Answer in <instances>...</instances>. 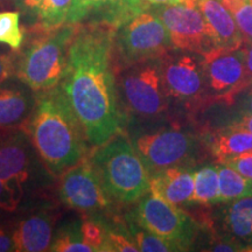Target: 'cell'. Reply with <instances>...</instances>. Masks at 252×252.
I'll return each instance as SVG.
<instances>
[{
	"instance_id": "cell-2",
	"label": "cell",
	"mask_w": 252,
	"mask_h": 252,
	"mask_svg": "<svg viewBox=\"0 0 252 252\" xmlns=\"http://www.w3.org/2000/svg\"><path fill=\"white\" fill-rule=\"evenodd\" d=\"M28 128L37 153L53 174H62L83 160L89 143L61 86L43 91Z\"/></svg>"
},
{
	"instance_id": "cell-30",
	"label": "cell",
	"mask_w": 252,
	"mask_h": 252,
	"mask_svg": "<svg viewBox=\"0 0 252 252\" xmlns=\"http://www.w3.org/2000/svg\"><path fill=\"white\" fill-rule=\"evenodd\" d=\"M219 163L235 169L239 174L252 179V151L222 160Z\"/></svg>"
},
{
	"instance_id": "cell-38",
	"label": "cell",
	"mask_w": 252,
	"mask_h": 252,
	"mask_svg": "<svg viewBox=\"0 0 252 252\" xmlns=\"http://www.w3.org/2000/svg\"><path fill=\"white\" fill-rule=\"evenodd\" d=\"M42 0H20V4L25 9L28 11H37Z\"/></svg>"
},
{
	"instance_id": "cell-6",
	"label": "cell",
	"mask_w": 252,
	"mask_h": 252,
	"mask_svg": "<svg viewBox=\"0 0 252 252\" xmlns=\"http://www.w3.org/2000/svg\"><path fill=\"white\" fill-rule=\"evenodd\" d=\"M117 98L140 117H156L168 108L162 82L161 59L130 65L116 82Z\"/></svg>"
},
{
	"instance_id": "cell-32",
	"label": "cell",
	"mask_w": 252,
	"mask_h": 252,
	"mask_svg": "<svg viewBox=\"0 0 252 252\" xmlns=\"http://www.w3.org/2000/svg\"><path fill=\"white\" fill-rule=\"evenodd\" d=\"M15 71V63L13 56L1 53L0 54V86L13 76Z\"/></svg>"
},
{
	"instance_id": "cell-16",
	"label": "cell",
	"mask_w": 252,
	"mask_h": 252,
	"mask_svg": "<svg viewBox=\"0 0 252 252\" xmlns=\"http://www.w3.org/2000/svg\"><path fill=\"white\" fill-rule=\"evenodd\" d=\"M197 7L209 28L214 48L236 49L247 45L235 19L220 0H198Z\"/></svg>"
},
{
	"instance_id": "cell-7",
	"label": "cell",
	"mask_w": 252,
	"mask_h": 252,
	"mask_svg": "<svg viewBox=\"0 0 252 252\" xmlns=\"http://www.w3.org/2000/svg\"><path fill=\"white\" fill-rule=\"evenodd\" d=\"M135 216L141 228L167 239L180 251L188 250L196 237L197 224L193 217L151 191L141 197Z\"/></svg>"
},
{
	"instance_id": "cell-5",
	"label": "cell",
	"mask_w": 252,
	"mask_h": 252,
	"mask_svg": "<svg viewBox=\"0 0 252 252\" xmlns=\"http://www.w3.org/2000/svg\"><path fill=\"white\" fill-rule=\"evenodd\" d=\"M172 48L169 32L154 12H143L115 32L113 53L125 67L162 59Z\"/></svg>"
},
{
	"instance_id": "cell-8",
	"label": "cell",
	"mask_w": 252,
	"mask_h": 252,
	"mask_svg": "<svg viewBox=\"0 0 252 252\" xmlns=\"http://www.w3.org/2000/svg\"><path fill=\"white\" fill-rule=\"evenodd\" d=\"M132 143L150 174L181 166L194 156L196 149L191 134L176 128L143 134Z\"/></svg>"
},
{
	"instance_id": "cell-29",
	"label": "cell",
	"mask_w": 252,
	"mask_h": 252,
	"mask_svg": "<svg viewBox=\"0 0 252 252\" xmlns=\"http://www.w3.org/2000/svg\"><path fill=\"white\" fill-rule=\"evenodd\" d=\"M138 252V245L135 244L132 236H127L121 231L109 230L106 232L104 252Z\"/></svg>"
},
{
	"instance_id": "cell-31",
	"label": "cell",
	"mask_w": 252,
	"mask_h": 252,
	"mask_svg": "<svg viewBox=\"0 0 252 252\" xmlns=\"http://www.w3.org/2000/svg\"><path fill=\"white\" fill-rule=\"evenodd\" d=\"M19 206V202L15 198L11 189L0 180V210L2 212H14Z\"/></svg>"
},
{
	"instance_id": "cell-25",
	"label": "cell",
	"mask_w": 252,
	"mask_h": 252,
	"mask_svg": "<svg viewBox=\"0 0 252 252\" xmlns=\"http://www.w3.org/2000/svg\"><path fill=\"white\" fill-rule=\"evenodd\" d=\"M132 238L134 239L135 244L138 245L139 251L143 252H172L180 251L179 248L167 239H163L159 236L147 231L146 229L141 228L137 222L130 225L128 229Z\"/></svg>"
},
{
	"instance_id": "cell-35",
	"label": "cell",
	"mask_w": 252,
	"mask_h": 252,
	"mask_svg": "<svg viewBox=\"0 0 252 252\" xmlns=\"http://www.w3.org/2000/svg\"><path fill=\"white\" fill-rule=\"evenodd\" d=\"M15 251L12 235H8L4 229L0 226V252Z\"/></svg>"
},
{
	"instance_id": "cell-12",
	"label": "cell",
	"mask_w": 252,
	"mask_h": 252,
	"mask_svg": "<svg viewBox=\"0 0 252 252\" xmlns=\"http://www.w3.org/2000/svg\"><path fill=\"white\" fill-rule=\"evenodd\" d=\"M161 74L166 93L172 98L193 102L200 98L206 89L207 81L202 61L193 55L163 56Z\"/></svg>"
},
{
	"instance_id": "cell-4",
	"label": "cell",
	"mask_w": 252,
	"mask_h": 252,
	"mask_svg": "<svg viewBox=\"0 0 252 252\" xmlns=\"http://www.w3.org/2000/svg\"><path fill=\"white\" fill-rule=\"evenodd\" d=\"M78 24H65L32 43L18 63L17 76L34 91H46L60 86L68 65L69 47Z\"/></svg>"
},
{
	"instance_id": "cell-23",
	"label": "cell",
	"mask_w": 252,
	"mask_h": 252,
	"mask_svg": "<svg viewBox=\"0 0 252 252\" xmlns=\"http://www.w3.org/2000/svg\"><path fill=\"white\" fill-rule=\"evenodd\" d=\"M75 0H42L37 8V25L41 31H52L70 24Z\"/></svg>"
},
{
	"instance_id": "cell-17",
	"label": "cell",
	"mask_w": 252,
	"mask_h": 252,
	"mask_svg": "<svg viewBox=\"0 0 252 252\" xmlns=\"http://www.w3.org/2000/svg\"><path fill=\"white\" fill-rule=\"evenodd\" d=\"M15 251H49L53 243V219L47 213L31 215L21 220L12 234Z\"/></svg>"
},
{
	"instance_id": "cell-22",
	"label": "cell",
	"mask_w": 252,
	"mask_h": 252,
	"mask_svg": "<svg viewBox=\"0 0 252 252\" xmlns=\"http://www.w3.org/2000/svg\"><path fill=\"white\" fill-rule=\"evenodd\" d=\"M194 203L201 206H213L220 203L219 167L204 166L195 171Z\"/></svg>"
},
{
	"instance_id": "cell-1",
	"label": "cell",
	"mask_w": 252,
	"mask_h": 252,
	"mask_svg": "<svg viewBox=\"0 0 252 252\" xmlns=\"http://www.w3.org/2000/svg\"><path fill=\"white\" fill-rule=\"evenodd\" d=\"M115 28L78 24L68 65L60 86L83 126L91 146H99L121 130L122 115L112 70Z\"/></svg>"
},
{
	"instance_id": "cell-10",
	"label": "cell",
	"mask_w": 252,
	"mask_h": 252,
	"mask_svg": "<svg viewBox=\"0 0 252 252\" xmlns=\"http://www.w3.org/2000/svg\"><path fill=\"white\" fill-rule=\"evenodd\" d=\"M247 46L236 49L212 48L201 54L207 86L224 99H230L250 86L247 78Z\"/></svg>"
},
{
	"instance_id": "cell-27",
	"label": "cell",
	"mask_w": 252,
	"mask_h": 252,
	"mask_svg": "<svg viewBox=\"0 0 252 252\" xmlns=\"http://www.w3.org/2000/svg\"><path fill=\"white\" fill-rule=\"evenodd\" d=\"M24 33L20 28V14L18 12L0 13V43H5L12 49L20 48Z\"/></svg>"
},
{
	"instance_id": "cell-3",
	"label": "cell",
	"mask_w": 252,
	"mask_h": 252,
	"mask_svg": "<svg viewBox=\"0 0 252 252\" xmlns=\"http://www.w3.org/2000/svg\"><path fill=\"white\" fill-rule=\"evenodd\" d=\"M90 161L110 196L119 202H135L150 193L149 169L124 134L97 146Z\"/></svg>"
},
{
	"instance_id": "cell-34",
	"label": "cell",
	"mask_w": 252,
	"mask_h": 252,
	"mask_svg": "<svg viewBox=\"0 0 252 252\" xmlns=\"http://www.w3.org/2000/svg\"><path fill=\"white\" fill-rule=\"evenodd\" d=\"M150 6L166 5H197L198 0H144Z\"/></svg>"
},
{
	"instance_id": "cell-9",
	"label": "cell",
	"mask_w": 252,
	"mask_h": 252,
	"mask_svg": "<svg viewBox=\"0 0 252 252\" xmlns=\"http://www.w3.org/2000/svg\"><path fill=\"white\" fill-rule=\"evenodd\" d=\"M154 13L168 30L174 48L200 55L214 48L209 28L197 5L157 6Z\"/></svg>"
},
{
	"instance_id": "cell-37",
	"label": "cell",
	"mask_w": 252,
	"mask_h": 252,
	"mask_svg": "<svg viewBox=\"0 0 252 252\" xmlns=\"http://www.w3.org/2000/svg\"><path fill=\"white\" fill-rule=\"evenodd\" d=\"M245 67H247V78L249 83H252V43L247 45V60H245Z\"/></svg>"
},
{
	"instance_id": "cell-21",
	"label": "cell",
	"mask_w": 252,
	"mask_h": 252,
	"mask_svg": "<svg viewBox=\"0 0 252 252\" xmlns=\"http://www.w3.org/2000/svg\"><path fill=\"white\" fill-rule=\"evenodd\" d=\"M219 167L220 203L231 202L237 198L252 196V179L239 174L225 165Z\"/></svg>"
},
{
	"instance_id": "cell-33",
	"label": "cell",
	"mask_w": 252,
	"mask_h": 252,
	"mask_svg": "<svg viewBox=\"0 0 252 252\" xmlns=\"http://www.w3.org/2000/svg\"><path fill=\"white\" fill-rule=\"evenodd\" d=\"M226 127L238 128V130H244L252 133V115H241L230 123Z\"/></svg>"
},
{
	"instance_id": "cell-11",
	"label": "cell",
	"mask_w": 252,
	"mask_h": 252,
	"mask_svg": "<svg viewBox=\"0 0 252 252\" xmlns=\"http://www.w3.org/2000/svg\"><path fill=\"white\" fill-rule=\"evenodd\" d=\"M59 193L62 202L68 207L89 213L106 208L112 198L93 163L84 159L65 171Z\"/></svg>"
},
{
	"instance_id": "cell-26",
	"label": "cell",
	"mask_w": 252,
	"mask_h": 252,
	"mask_svg": "<svg viewBox=\"0 0 252 252\" xmlns=\"http://www.w3.org/2000/svg\"><path fill=\"white\" fill-rule=\"evenodd\" d=\"M228 9L242 34L245 43H252V0H220Z\"/></svg>"
},
{
	"instance_id": "cell-19",
	"label": "cell",
	"mask_w": 252,
	"mask_h": 252,
	"mask_svg": "<svg viewBox=\"0 0 252 252\" xmlns=\"http://www.w3.org/2000/svg\"><path fill=\"white\" fill-rule=\"evenodd\" d=\"M5 83L0 86V128L21 124L33 108V99L26 90Z\"/></svg>"
},
{
	"instance_id": "cell-14",
	"label": "cell",
	"mask_w": 252,
	"mask_h": 252,
	"mask_svg": "<svg viewBox=\"0 0 252 252\" xmlns=\"http://www.w3.org/2000/svg\"><path fill=\"white\" fill-rule=\"evenodd\" d=\"M26 139L17 133L0 140V180L11 189L19 203L30 176V156Z\"/></svg>"
},
{
	"instance_id": "cell-15",
	"label": "cell",
	"mask_w": 252,
	"mask_h": 252,
	"mask_svg": "<svg viewBox=\"0 0 252 252\" xmlns=\"http://www.w3.org/2000/svg\"><path fill=\"white\" fill-rule=\"evenodd\" d=\"M195 171L182 166L151 174L150 191L176 207L194 203Z\"/></svg>"
},
{
	"instance_id": "cell-13",
	"label": "cell",
	"mask_w": 252,
	"mask_h": 252,
	"mask_svg": "<svg viewBox=\"0 0 252 252\" xmlns=\"http://www.w3.org/2000/svg\"><path fill=\"white\" fill-rule=\"evenodd\" d=\"M147 8L144 0H75L70 24L98 23L117 30Z\"/></svg>"
},
{
	"instance_id": "cell-39",
	"label": "cell",
	"mask_w": 252,
	"mask_h": 252,
	"mask_svg": "<svg viewBox=\"0 0 252 252\" xmlns=\"http://www.w3.org/2000/svg\"><path fill=\"white\" fill-rule=\"evenodd\" d=\"M249 251H251V252H252V244H251V247H250V249H249Z\"/></svg>"
},
{
	"instance_id": "cell-20",
	"label": "cell",
	"mask_w": 252,
	"mask_h": 252,
	"mask_svg": "<svg viewBox=\"0 0 252 252\" xmlns=\"http://www.w3.org/2000/svg\"><path fill=\"white\" fill-rule=\"evenodd\" d=\"M209 149L213 156L216 158L217 162L250 152L252 151V133L238 128L224 127L212 134Z\"/></svg>"
},
{
	"instance_id": "cell-24",
	"label": "cell",
	"mask_w": 252,
	"mask_h": 252,
	"mask_svg": "<svg viewBox=\"0 0 252 252\" xmlns=\"http://www.w3.org/2000/svg\"><path fill=\"white\" fill-rule=\"evenodd\" d=\"M49 251L54 252H94V248L84 242L81 224H72L69 229H63L53 239Z\"/></svg>"
},
{
	"instance_id": "cell-18",
	"label": "cell",
	"mask_w": 252,
	"mask_h": 252,
	"mask_svg": "<svg viewBox=\"0 0 252 252\" xmlns=\"http://www.w3.org/2000/svg\"><path fill=\"white\" fill-rule=\"evenodd\" d=\"M224 228L231 241L249 251L252 244V196L234 200L224 212Z\"/></svg>"
},
{
	"instance_id": "cell-28",
	"label": "cell",
	"mask_w": 252,
	"mask_h": 252,
	"mask_svg": "<svg viewBox=\"0 0 252 252\" xmlns=\"http://www.w3.org/2000/svg\"><path fill=\"white\" fill-rule=\"evenodd\" d=\"M81 231L84 242L94 248V252H104L108 229L94 220H84L81 224Z\"/></svg>"
},
{
	"instance_id": "cell-36",
	"label": "cell",
	"mask_w": 252,
	"mask_h": 252,
	"mask_svg": "<svg viewBox=\"0 0 252 252\" xmlns=\"http://www.w3.org/2000/svg\"><path fill=\"white\" fill-rule=\"evenodd\" d=\"M241 105V115H252V83L249 86Z\"/></svg>"
}]
</instances>
